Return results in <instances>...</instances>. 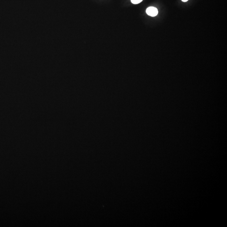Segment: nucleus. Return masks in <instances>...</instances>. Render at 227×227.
<instances>
[{
	"label": "nucleus",
	"mask_w": 227,
	"mask_h": 227,
	"mask_svg": "<svg viewBox=\"0 0 227 227\" xmlns=\"http://www.w3.org/2000/svg\"><path fill=\"white\" fill-rule=\"evenodd\" d=\"M189 0H182V1L184 2H187Z\"/></svg>",
	"instance_id": "nucleus-3"
},
{
	"label": "nucleus",
	"mask_w": 227,
	"mask_h": 227,
	"mask_svg": "<svg viewBox=\"0 0 227 227\" xmlns=\"http://www.w3.org/2000/svg\"><path fill=\"white\" fill-rule=\"evenodd\" d=\"M146 12L148 15L154 17L158 15V11L157 9L154 7H149L147 9Z\"/></svg>",
	"instance_id": "nucleus-1"
},
{
	"label": "nucleus",
	"mask_w": 227,
	"mask_h": 227,
	"mask_svg": "<svg viewBox=\"0 0 227 227\" xmlns=\"http://www.w3.org/2000/svg\"><path fill=\"white\" fill-rule=\"evenodd\" d=\"M143 0H131V1L133 4H137L140 3Z\"/></svg>",
	"instance_id": "nucleus-2"
}]
</instances>
